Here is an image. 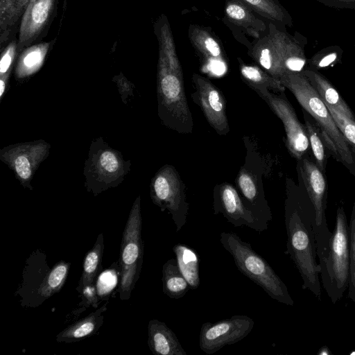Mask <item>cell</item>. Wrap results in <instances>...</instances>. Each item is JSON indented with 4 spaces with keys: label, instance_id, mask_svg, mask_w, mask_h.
Returning <instances> with one entry per match:
<instances>
[{
    "label": "cell",
    "instance_id": "obj_29",
    "mask_svg": "<svg viewBox=\"0 0 355 355\" xmlns=\"http://www.w3.org/2000/svg\"><path fill=\"white\" fill-rule=\"evenodd\" d=\"M45 53L46 49L42 46L28 50L18 63L16 76L19 78H24L35 73L42 64Z\"/></svg>",
    "mask_w": 355,
    "mask_h": 355
},
{
    "label": "cell",
    "instance_id": "obj_39",
    "mask_svg": "<svg viewBox=\"0 0 355 355\" xmlns=\"http://www.w3.org/2000/svg\"><path fill=\"white\" fill-rule=\"evenodd\" d=\"M318 355H332L333 353L327 345H323L317 352Z\"/></svg>",
    "mask_w": 355,
    "mask_h": 355
},
{
    "label": "cell",
    "instance_id": "obj_1",
    "mask_svg": "<svg viewBox=\"0 0 355 355\" xmlns=\"http://www.w3.org/2000/svg\"><path fill=\"white\" fill-rule=\"evenodd\" d=\"M159 42L157 74L158 116L163 125L181 134L193 131V117L185 94L182 68L167 17L162 15L155 27Z\"/></svg>",
    "mask_w": 355,
    "mask_h": 355
},
{
    "label": "cell",
    "instance_id": "obj_2",
    "mask_svg": "<svg viewBox=\"0 0 355 355\" xmlns=\"http://www.w3.org/2000/svg\"><path fill=\"white\" fill-rule=\"evenodd\" d=\"M287 253L303 280L302 288L321 300L320 266L316 260L317 248L312 219L306 200L289 198L285 207Z\"/></svg>",
    "mask_w": 355,
    "mask_h": 355
},
{
    "label": "cell",
    "instance_id": "obj_8",
    "mask_svg": "<svg viewBox=\"0 0 355 355\" xmlns=\"http://www.w3.org/2000/svg\"><path fill=\"white\" fill-rule=\"evenodd\" d=\"M300 173L307 193V202L311 213L316 243L318 263L326 257L332 232L326 218L328 184L324 173L312 160L307 157L298 161Z\"/></svg>",
    "mask_w": 355,
    "mask_h": 355
},
{
    "label": "cell",
    "instance_id": "obj_20",
    "mask_svg": "<svg viewBox=\"0 0 355 355\" xmlns=\"http://www.w3.org/2000/svg\"><path fill=\"white\" fill-rule=\"evenodd\" d=\"M241 78L251 89L264 87L277 92H285L282 82L272 76L258 64L245 63L238 58Z\"/></svg>",
    "mask_w": 355,
    "mask_h": 355
},
{
    "label": "cell",
    "instance_id": "obj_14",
    "mask_svg": "<svg viewBox=\"0 0 355 355\" xmlns=\"http://www.w3.org/2000/svg\"><path fill=\"white\" fill-rule=\"evenodd\" d=\"M214 213L223 214L234 227L245 225L259 233L267 230L268 223L251 210L230 184L218 186L214 193Z\"/></svg>",
    "mask_w": 355,
    "mask_h": 355
},
{
    "label": "cell",
    "instance_id": "obj_26",
    "mask_svg": "<svg viewBox=\"0 0 355 355\" xmlns=\"http://www.w3.org/2000/svg\"><path fill=\"white\" fill-rule=\"evenodd\" d=\"M103 246V234H100L96 239L95 245L87 254L85 258L83 274L77 287L79 293H81L85 286L94 284V281L101 268Z\"/></svg>",
    "mask_w": 355,
    "mask_h": 355
},
{
    "label": "cell",
    "instance_id": "obj_18",
    "mask_svg": "<svg viewBox=\"0 0 355 355\" xmlns=\"http://www.w3.org/2000/svg\"><path fill=\"white\" fill-rule=\"evenodd\" d=\"M148 345L155 355H187L175 334L165 322L150 320L148 325Z\"/></svg>",
    "mask_w": 355,
    "mask_h": 355
},
{
    "label": "cell",
    "instance_id": "obj_23",
    "mask_svg": "<svg viewBox=\"0 0 355 355\" xmlns=\"http://www.w3.org/2000/svg\"><path fill=\"white\" fill-rule=\"evenodd\" d=\"M179 269L191 289L200 285L199 258L197 252L188 246L176 244L173 248Z\"/></svg>",
    "mask_w": 355,
    "mask_h": 355
},
{
    "label": "cell",
    "instance_id": "obj_25",
    "mask_svg": "<svg viewBox=\"0 0 355 355\" xmlns=\"http://www.w3.org/2000/svg\"><path fill=\"white\" fill-rule=\"evenodd\" d=\"M249 6L257 14L279 27L291 26L290 15L278 0H241Z\"/></svg>",
    "mask_w": 355,
    "mask_h": 355
},
{
    "label": "cell",
    "instance_id": "obj_13",
    "mask_svg": "<svg viewBox=\"0 0 355 355\" xmlns=\"http://www.w3.org/2000/svg\"><path fill=\"white\" fill-rule=\"evenodd\" d=\"M254 320L248 315H236L216 322H205L200 331L199 346L207 354H212L225 345L245 338L254 327Z\"/></svg>",
    "mask_w": 355,
    "mask_h": 355
},
{
    "label": "cell",
    "instance_id": "obj_11",
    "mask_svg": "<svg viewBox=\"0 0 355 355\" xmlns=\"http://www.w3.org/2000/svg\"><path fill=\"white\" fill-rule=\"evenodd\" d=\"M252 89L267 103L283 123L286 132V145L290 155L297 161L306 157L310 144L305 126L299 121L284 92L277 94L264 87H254Z\"/></svg>",
    "mask_w": 355,
    "mask_h": 355
},
{
    "label": "cell",
    "instance_id": "obj_35",
    "mask_svg": "<svg viewBox=\"0 0 355 355\" xmlns=\"http://www.w3.org/2000/svg\"><path fill=\"white\" fill-rule=\"evenodd\" d=\"M115 81L118 85L121 99L126 104L127 98L133 95L132 85L123 76L117 77Z\"/></svg>",
    "mask_w": 355,
    "mask_h": 355
},
{
    "label": "cell",
    "instance_id": "obj_24",
    "mask_svg": "<svg viewBox=\"0 0 355 355\" xmlns=\"http://www.w3.org/2000/svg\"><path fill=\"white\" fill-rule=\"evenodd\" d=\"M304 126L308 135L310 148L315 164L325 173L329 155H331L322 132L311 115L303 110Z\"/></svg>",
    "mask_w": 355,
    "mask_h": 355
},
{
    "label": "cell",
    "instance_id": "obj_28",
    "mask_svg": "<svg viewBox=\"0 0 355 355\" xmlns=\"http://www.w3.org/2000/svg\"><path fill=\"white\" fill-rule=\"evenodd\" d=\"M69 268V263L64 261L55 265L40 285L39 293L46 298L58 292L67 279Z\"/></svg>",
    "mask_w": 355,
    "mask_h": 355
},
{
    "label": "cell",
    "instance_id": "obj_36",
    "mask_svg": "<svg viewBox=\"0 0 355 355\" xmlns=\"http://www.w3.org/2000/svg\"><path fill=\"white\" fill-rule=\"evenodd\" d=\"M81 293L85 299L87 301H89V303L95 304L97 302L96 295L97 292H96V288L94 284L85 286Z\"/></svg>",
    "mask_w": 355,
    "mask_h": 355
},
{
    "label": "cell",
    "instance_id": "obj_21",
    "mask_svg": "<svg viewBox=\"0 0 355 355\" xmlns=\"http://www.w3.org/2000/svg\"><path fill=\"white\" fill-rule=\"evenodd\" d=\"M105 309V306H103L95 313L69 326L57 335L56 340L71 343L94 334L103 323V316L101 313Z\"/></svg>",
    "mask_w": 355,
    "mask_h": 355
},
{
    "label": "cell",
    "instance_id": "obj_19",
    "mask_svg": "<svg viewBox=\"0 0 355 355\" xmlns=\"http://www.w3.org/2000/svg\"><path fill=\"white\" fill-rule=\"evenodd\" d=\"M302 73L317 91L329 110L340 113L355 121V115L334 85L317 70L306 68Z\"/></svg>",
    "mask_w": 355,
    "mask_h": 355
},
{
    "label": "cell",
    "instance_id": "obj_9",
    "mask_svg": "<svg viewBox=\"0 0 355 355\" xmlns=\"http://www.w3.org/2000/svg\"><path fill=\"white\" fill-rule=\"evenodd\" d=\"M143 254L141 203L139 196L130 210L121 245L119 265L121 280L119 292L122 300L130 298L139 277Z\"/></svg>",
    "mask_w": 355,
    "mask_h": 355
},
{
    "label": "cell",
    "instance_id": "obj_4",
    "mask_svg": "<svg viewBox=\"0 0 355 355\" xmlns=\"http://www.w3.org/2000/svg\"><path fill=\"white\" fill-rule=\"evenodd\" d=\"M248 54L279 80L288 72L302 73L306 69L307 60L300 42L270 21L266 33L254 42Z\"/></svg>",
    "mask_w": 355,
    "mask_h": 355
},
{
    "label": "cell",
    "instance_id": "obj_34",
    "mask_svg": "<svg viewBox=\"0 0 355 355\" xmlns=\"http://www.w3.org/2000/svg\"><path fill=\"white\" fill-rule=\"evenodd\" d=\"M15 54L13 46H9L3 54L0 61V75L4 76L8 75Z\"/></svg>",
    "mask_w": 355,
    "mask_h": 355
},
{
    "label": "cell",
    "instance_id": "obj_16",
    "mask_svg": "<svg viewBox=\"0 0 355 355\" xmlns=\"http://www.w3.org/2000/svg\"><path fill=\"white\" fill-rule=\"evenodd\" d=\"M188 36L199 58L202 70L210 76L226 73L228 60L219 39L209 27L191 24Z\"/></svg>",
    "mask_w": 355,
    "mask_h": 355
},
{
    "label": "cell",
    "instance_id": "obj_22",
    "mask_svg": "<svg viewBox=\"0 0 355 355\" xmlns=\"http://www.w3.org/2000/svg\"><path fill=\"white\" fill-rule=\"evenodd\" d=\"M162 280L164 293L171 299H180L191 289L179 269L176 259L173 258L163 265Z\"/></svg>",
    "mask_w": 355,
    "mask_h": 355
},
{
    "label": "cell",
    "instance_id": "obj_33",
    "mask_svg": "<svg viewBox=\"0 0 355 355\" xmlns=\"http://www.w3.org/2000/svg\"><path fill=\"white\" fill-rule=\"evenodd\" d=\"M338 59V53L336 51H330L322 53L321 55H315L310 61L309 68L317 70L321 68L327 67L336 61Z\"/></svg>",
    "mask_w": 355,
    "mask_h": 355
},
{
    "label": "cell",
    "instance_id": "obj_3",
    "mask_svg": "<svg viewBox=\"0 0 355 355\" xmlns=\"http://www.w3.org/2000/svg\"><path fill=\"white\" fill-rule=\"evenodd\" d=\"M279 80L315 121L331 155L355 175V159L352 148L308 78L302 73L288 72Z\"/></svg>",
    "mask_w": 355,
    "mask_h": 355
},
{
    "label": "cell",
    "instance_id": "obj_37",
    "mask_svg": "<svg viewBox=\"0 0 355 355\" xmlns=\"http://www.w3.org/2000/svg\"><path fill=\"white\" fill-rule=\"evenodd\" d=\"M321 1L336 7L355 8V0H320Z\"/></svg>",
    "mask_w": 355,
    "mask_h": 355
},
{
    "label": "cell",
    "instance_id": "obj_6",
    "mask_svg": "<svg viewBox=\"0 0 355 355\" xmlns=\"http://www.w3.org/2000/svg\"><path fill=\"white\" fill-rule=\"evenodd\" d=\"M319 264L322 286L334 304L348 288L349 277V225L342 206L336 211L328 253Z\"/></svg>",
    "mask_w": 355,
    "mask_h": 355
},
{
    "label": "cell",
    "instance_id": "obj_30",
    "mask_svg": "<svg viewBox=\"0 0 355 355\" xmlns=\"http://www.w3.org/2000/svg\"><path fill=\"white\" fill-rule=\"evenodd\" d=\"M349 277L348 297L355 302V202L349 225Z\"/></svg>",
    "mask_w": 355,
    "mask_h": 355
},
{
    "label": "cell",
    "instance_id": "obj_31",
    "mask_svg": "<svg viewBox=\"0 0 355 355\" xmlns=\"http://www.w3.org/2000/svg\"><path fill=\"white\" fill-rule=\"evenodd\" d=\"M329 110L351 148L355 150V121L347 119L334 110Z\"/></svg>",
    "mask_w": 355,
    "mask_h": 355
},
{
    "label": "cell",
    "instance_id": "obj_27",
    "mask_svg": "<svg viewBox=\"0 0 355 355\" xmlns=\"http://www.w3.org/2000/svg\"><path fill=\"white\" fill-rule=\"evenodd\" d=\"M52 0H38L28 10L25 15L21 34L29 36L35 33L46 21Z\"/></svg>",
    "mask_w": 355,
    "mask_h": 355
},
{
    "label": "cell",
    "instance_id": "obj_17",
    "mask_svg": "<svg viewBox=\"0 0 355 355\" xmlns=\"http://www.w3.org/2000/svg\"><path fill=\"white\" fill-rule=\"evenodd\" d=\"M257 15L249 6L241 0H225V24L232 31L234 37L245 44L248 50L252 46L248 37H252L254 43L268 30V22Z\"/></svg>",
    "mask_w": 355,
    "mask_h": 355
},
{
    "label": "cell",
    "instance_id": "obj_15",
    "mask_svg": "<svg viewBox=\"0 0 355 355\" xmlns=\"http://www.w3.org/2000/svg\"><path fill=\"white\" fill-rule=\"evenodd\" d=\"M194 92L192 98L202 112L207 121L219 135H226L230 126L226 112V101L222 92L208 78L193 73Z\"/></svg>",
    "mask_w": 355,
    "mask_h": 355
},
{
    "label": "cell",
    "instance_id": "obj_12",
    "mask_svg": "<svg viewBox=\"0 0 355 355\" xmlns=\"http://www.w3.org/2000/svg\"><path fill=\"white\" fill-rule=\"evenodd\" d=\"M50 149V144L43 139L17 143L1 149L0 159L12 171L21 186L32 191L33 175Z\"/></svg>",
    "mask_w": 355,
    "mask_h": 355
},
{
    "label": "cell",
    "instance_id": "obj_38",
    "mask_svg": "<svg viewBox=\"0 0 355 355\" xmlns=\"http://www.w3.org/2000/svg\"><path fill=\"white\" fill-rule=\"evenodd\" d=\"M8 74L0 78V100L2 99L5 92L6 91Z\"/></svg>",
    "mask_w": 355,
    "mask_h": 355
},
{
    "label": "cell",
    "instance_id": "obj_10",
    "mask_svg": "<svg viewBox=\"0 0 355 355\" xmlns=\"http://www.w3.org/2000/svg\"><path fill=\"white\" fill-rule=\"evenodd\" d=\"M150 195L155 205L171 214L176 232L180 231L187 223L189 205L185 185L173 166L165 164L155 173L151 180Z\"/></svg>",
    "mask_w": 355,
    "mask_h": 355
},
{
    "label": "cell",
    "instance_id": "obj_7",
    "mask_svg": "<svg viewBox=\"0 0 355 355\" xmlns=\"http://www.w3.org/2000/svg\"><path fill=\"white\" fill-rule=\"evenodd\" d=\"M130 168V160L98 137L92 141L85 163V187L96 196L121 184Z\"/></svg>",
    "mask_w": 355,
    "mask_h": 355
},
{
    "label": "cell",
    "instance_id": "obj_5",
    "mask_svg": "<svg viewBox=\"0 0 355 355\" xmlns=\"http://www.w3.org/2000/svg\"><path fill=\"white\" fill-rule=\"evenodd\" d=\"M220 242L233 257L239 270L259 286L272 299L288 306L294 301L287 286L269 263L234 232H222Z\"/></svg>",
    "mask_w": 355,
    "mask_h": 355
},
{
    "label": "cell",
    "instance_id": "obj_32",
    "mask_svg": "<svg viewBox=\"0 0 355 355\" xmlns=\"http://www.w3.org/2000/svg\"><path fill=\"white\" fill-rule=\"evenodd\" d=\"M117 284V275L113 269L103 272L96 282L97 295L101 299L109 295Z\"/></svg>",
    "mask_w": 355,
    "mask_h": 355
}]
</instances>
